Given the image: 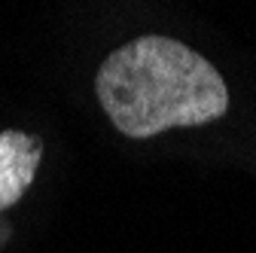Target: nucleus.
I'll list each match as a JSON object with an SVG mask.
<instances>
[{
  "label": "nucleus",
  "mask_w": 256,
  "mask_h": 253,
  "mask_svg": "<svg viewBox=\"0 0 256 253\" xmlns=\"http://www.w3.org/2000/svg\"><path fill=\"white\" fill-rule=\"evenodd\" d=\"M101 110L125 138L208 125L229 110V88L216 68L168 37H138L119 46L94 76Z\"/></svg>",
  "instance_id": "nucleus-1"
},
{
  "label": "nucleus",
  "mask_w": 256,
  "mask_h": 253,
  "mask_svg": "<svg viewBox=\"0 0 256 253\" xmlns=\"http://www.w3.org/2000/svg\"><path fill=\"white\" fill-rule=\"evenodd\" d=\"M43 156L40 138H30L24 132H4L0 134V210L12 208L30 180L37 177V165Z\"/></svg>",
  "instance_id": "nucleus-2"
}]
</instances>
